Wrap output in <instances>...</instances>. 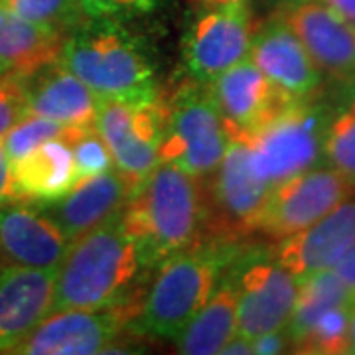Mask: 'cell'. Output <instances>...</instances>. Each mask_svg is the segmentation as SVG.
I'll return each mask as SVG.
<instances>
[{
    "mask_svg": "<svg viewBox=\"0 0 355 355\" xmlns=\"http://www.w3.org/2000/svg\"><path fill=\"white\" fill-rule=\"evenodd\" d=\"M148 266L119 214L71 243L58 268L51 312L119 306Z\"/></svg>",
    "mask_w": 355,
    "mask_h": 355,
    "instance_id": "7a4b0ae2",
    "label": "cell"
},
{
    "mask_svg": "<svg viewBox=\"0 0 355 355\" xmlns=\"http://www.w3.org/2000/svg\"><path fill=\"white\" fill-rule=\"evenodd\" d=\"M77 130L79 128L65 127L58 121H51L46 116H40V114H28L2 137V144H4L8 160L14 162L44 142L55 139L69 140Z\"/></svg>",
    "mask_w": 355,
    "mask_h": 355,
    "instance_id": "4316f807",
    "label": "cell"
},
{
    "mask_svg": "<svg viewBox=\"0 0 355 355\" xmlns=\"http://www.w3.org/2000/svg\"><path fill=\"white\" fill-rule=\"evenodd\" d=\"M249 58L277 87L306 99L322 83V71L300 38L279 14L253 32Z\"/></svg>",
    "mask_w": 355,
    "mask_h": 355,
    "instance_id": "2e32d148",
    "label": "cell"
},
{
    "mask_svg": "<svg viewBox=\"0 0 355 355\" xmlns=\"http://www.w3.org/2000/svg\"><path fill=\"white\" fill-rule=\"evenodd\" d=\"M164 105L160 160L172 162L198 180L214 176L227 148V128L209 87L184 81Z\"/></svg>",
    "mask_w": 355,
    "mask_h": 355,
    "instance_id": "5b68a950",
    "label": "cell"
},
{
    "mask_svg": "<svg viewBox=\"0 0 355 355\" xmlns=\"http://www.w3.org/2000/svg\"><path fill=\"white\" fill-rule=\"evenodd\" d=\"M343 304H354V300L347 286L331 268H322L300 277L296 302L286 326L291 347L316 324L318 318L330 312L331 308Z\"/></svg>",
    "mask_w": 355,
    "mask_h": 355,
    "instance_id": "cb8c5ba5",
    "label": "cell"
},
{
    "mask_svg": "<svg viewBox=\"0 0 355 355\" xmlns=\"http://www.w3.org/2000/svg\"><path fill=\"white\" fill-rule=\"evenodd\" d=\"M95 128L111 150L114 168L135 186L162 162L164 105L160 99L146 105L101 99Z\"/></svg>",
    "mask_w": 355,
    "mask_h": 355,
    "instance_id": "ba28073f",
    "label": "cell"
},
{
    "mask_svg": "<svg viewBox=\"0 0 355 355\" xmlns=\"http://www.w3.org/2000/svg\"><path fill=\"white\" fill-rule=\"evenodd\" d=\"M249 6H211L190 26L184 38V65L193 81L209 85L249 55L253 40Z\"/></svg>",
    "mask_w": 355,
    "mask_h": 355,
    "instance_id": "9c48e42d",
    "label": "cell"
},
{
    "mask_svg": "<svg viewBox=\"0 0 355 355\" xmlns=\"http://www.w3.org/2000/svg\"><path fill=\"white\" fill-rule=\"evenodd\" d=\"M286 347H291V338H288L286 328L257 336L253 340V354H284Z\"/></svg>",
    "mask_w": 355,
    "mask_h": 355,
    "instance_id": "1f68e13d",
    "label": "cell"
},
{
    "mask_svg": "<svg viewBox=\"0 0 355 355\" xmlns=\"http://www.w3.org/2000/svg\"><path fill=\"white\" fill-rule=\"evenodd\" d=\"M324 4H328L331 10H336L355 28V0H324Z\"/></svg>",
    "mask_w": 355,
    "mask_h": 355,
    "instance_id": "d590c367",
    "label": "cell"
},
{
    "mask_svg": "<svg viewBox=\"0 0 355 355\" xmlns=\"http://www.w3.org/2000/svg\"><path fill=\"white\" fill-rule=\"evenodd\" d=\"M85 18H111L128 20L135 16L150 14L162 0H77Z\"/></svg>",
    "mask_w": 355,
    "mask_h": 355,
    "instance_id": "f546056e",
    "label": "cell"
},
{
    "mask_svg": "<svg viewBox=\"0 0 355 355\" xmlns=\"http://www.w3.org/2000/svg\"><path fill=\"white\" fill-rule=\"evenodd\" d=\"M135 188L137 186L128 178L116 168H111L99 176L79 180L64 198L40 205L73 243L91 229L123 214Z\"/></svg>",
    "mask_w": 355,
    "mask_h": 355,
    "instance_id": "e0dca14e",
    "label": "cell"
},
{
    "mask_svg": "<svg viewBox=\"0 0 355 355\" xmlns=\"http://www.w3.org/2000/svg\"><path fill=\"white\" fill-rule=\"evenodd\" d=\"M223 355H253V340L243 336V334H235L231 340H229L223 349H221Z\"/></svg>",
    "mask_w": 355,
    "mask_h": 355,
    "instance_id": "e575fe53",
    "label": "cell"
},
{
    "mask_svg": "<svg viewBox=\"0 0 355 355\" xmlns=\"http://www.w3.org/2000/svg\"><path fill=\"white\" fill-rule=\"evenodd\" d=\"M328 119L322 107L306 99H296L275 119L253 132L249 150L257 174L270 188L316 168L324 148Z\"/></svg>",
    "mask_w": 355,
    "mask_h": 355,
    "instance_id": "8992f818",
    "label": "cell"
},
{
    "mask_svg": "<svg viewBox=\"0 0 355 355\" xmlns=\"http://www.w3.org/2000/svg\"><path fill=\"white\" fill-rule=\"evenodd\" d=\"M355 241V202L345 200L330 214L280 243L275 259L298 279L330 268Z\"/></svg>",
    "mask_w": 355,
    "mask_h": 355,
    "instance_id": "d6986e66",
    "label": "cell"
},
{
    "mask_svg": "<svg viewBox=\"0 0 355 355\" xmlns=\"http://www.w3.org/2000/svg\"><path fill=\"white\" fill-rule=\"evenodd\" d=\"M322 154L355 188V95L328 121Z\"/></svg>",
    "mask_w": 355,
    "mask_h": 355,
    "instance_id": "484cf974",
    "label": "cell"
},
{
    "mask_svg": "<svg viewBox=\"0 0 355 355\" xmlns=\"http://www.w3.org/2000/svg\"><path fill=\"white\" fill-rule=\"evenodd\" d=\"M331 270L342 279V282L347 286L352 294V300L355 306V241L345 249V253L330 266Z\"/></svg>",
    "mask_w": 355,
    "mask_h": 355,
    "instance_id": "d6a6232c",
    "label": "cell"
},
{
    "mask_svg": "<svg viewBox=\"0 0 355 355\" xmlns=\"http://www.w3.org/2000/svg\"><path fill=\"white\" fill-rule=\"evenodd\" d=\"M205 209L198 178L172 162H160L135 188L123 223L153 266L196 245Z\"/></svg>",
    "mask_w": 355,
    "mask_h": 355,
    "instance_id": "3957f363",
    "label": "cell"
},
{
    "mask_svg": "<svg viewBox=\"0 0 355 355\" xmlns=\"http://www.w3.org/2000/svg\"><path fill=\"white\" fill-rule=\"evenodd\" d=\"M71 241L40 203L12 200L0 207V263L8 268L58 270Z\"/></svg>",
    "mask_w": 355,
    "mask_h": 355,
    "instance_id": "9a60e30c",
    "label": "cell"
},
{
    "mask_svg": "<svg viewBox=\"0 0 355 355\" xmlns=\"http://www.w3.org/2000/svg\"><path fill=\"white\" fill-rule=\"evenodd\" d=\"M10 77H14L10 71H6L2 65H0V81H4V79H10Z\"/></svg>",
    "mask_w": 355,
    "mask_h": 355,
    "instance_id": "f35d334b",
    "label": "cell"
},
{
    "mask_svg": "<svg viewBox=\"0 0 355 355\" xmlns=\"http://www.w3.org/2000/svg\"><path fill=\"white\" fill-rule=\"evenodd\" d=\"M8 202H12V170H10V160L6 156L2 139H0V207Z\"/></svg>",
    "mask_w": 355,
    "mask_h": 355,
    "instance_id": "836d02e7",
    "label": "cell"
},
{
    "mask_svg": "<svg viewBox=\"0 0 355 355\" xmlns=\"http://www.w3.org/2000/svg\"><path fill=\"white\" fill-rule=\"evenodd\" d=\"M28 114L30 109L24 77H10L0 81V139Z\"/></svg>",
    "mask_w": 355,
    "mask_h": 355,
    "instance_id": "4dcf8cb0",
    "label": "cell"
},
{
    "mask_svg": "<svg viewBox=\"0 0 355 355\" xmlns=\"http://www.w3.org/2000/svg\"><path fill=\"white\" fill-rule=\"evenodd\" d=\"M237 331H239V294H237V280L231 270V275L223 272L209 300L191 318L190 324L174 342L180 354L216 355L221 354L223 345Z\"/></svg>",
    "mask_w": 355,
    "mask_h": 355,
    "instance_id": "603a6c76",
    "label": "cell"
},
{
    "mask_svg": "<svg viewBox=\"0 0 355 355\" xmlns=\"http://www.w3.org/2000/svg\"><path fill=\"white\" fill-rule=\"evenodd\" d=\"M227 266V251L216 245L166 257L140 310V326L160 340H176L216 291Z\"/></svg>",
    "mask_w": 355,
    "mask_h": 355,
    "instance_id": "277c9868",
    "label": "cell"
},
{
    "mask_svg": "<svg viewBox=\"0 0 355 355\" xmlns=\"http://www.w3.org/2000/svg\"><path fill=\"white\" fill-rule=\"evenodd\" d=\"M125 312L119 306L99 310H60L42 320L10 354L93 355L109 354L121 336Z\"/></svg>",
    "mask_w": 355,
    "mask_h": 355,
    "instance_id": "8fae6325",
    "label": "cell"
},
{
    "mask_svg": "<svg viewBox=\"0 0 355 355\" xmlns=\"http://www.w3.org/2000/svg\"><path fill=\"white\" fill-rule=\"evenodd\" d=\"M53 268L12 266L0 282V354H10L53 310Z\"/></svg>",
    "mask_w": 355,
    "mask_h": 355,
    "instance_id": "ac0fdd59",
    "label": "cell"
},
{
    "mask_svg": "<svg viewBox=\"0 0 355 355\" xmlns=\"http://www.w3.org/2000/svg\"><path fill=\"white\" fill-rule=\"evenodd\" d=\"M352 312L354 304L331 308L316 324L306 331L298 342L292 345V352L308 355H342L349 354L352 347Z\"/></svg>",
    "mask_w": 355,
    "mask_h": 355,
    "instance_id": "d4e9b609",
    "label": "cell"
},
{
    "mask_svg": "<svg viewBox=\"0 0 355 355\" xmlns=\"http://www.w3.org/2000/svg\"><path fill=\"white\" fill-rule=\"evenodd\" d=\"M58 62L103 101L146 105L158 99L154 64L119 20L85 18L65 34Z\"/></svg>",
    "mask_w": 355,
    "mask_h": 355,
    "instance_id": "6da1fadb",
    "label": "cell"
},
{
    "mask_svg": "<svg viewBox=\"0 0 355 355\" xmlns=\"http://www.w3.org/2000/svg\"><path fill=\"white\" fill-rule=\"evenodd\" d=\"M12 200L51 203L64 198L77 184L71 146L65 139H55L36 146L22 158L10 162Z\"/></svg>",
    "mask_w": 355,
    "mask_h": 355,
    "instance_id": "44dd1931",
    "label": "cell"
},
{
    "mask_svg": "<svg viewBox=\"0 0 355 355\" xmlns=\"http://www.w3.org/2000/svg\"><path fill=\"white\" fill-rule=\"evenodd\" d=\"M24 85L30 114L58 121L65 127H95L101 99L60 62L24 77Z\"/></svg>",
    "mask_w": 355,
    "mask_h": 355,
    "instance_id": "ffe728a7",
    "label": "cell"
},
{
    "mask_svg": "<svg viewBox=\"0 0 355 355\" xmlns=\"http://www.w3.org/2000/svg\"><path fill=\"white\" fill-rule=\"evenodd\" d=\"M227 132L251 137L298 97L277 87L247 55L207 85Z\"/></svg>",
    "mask_w": 355,
    "mask_h": 355,
    "instance_id": "7c38bea8",
    "label": "cell"
},
{
    "mask_svg": "<svg viewBox=\"0 0 355 355\" xmlns=\"http://www.w3.org/2000/svg\"><path fill=\"white\" fill-rule=\"evenodd\" d=\"M198 4H202L203 8H211V6H249L251 0H196Z\"/></svg>",
    "mask_w": 355,
    "mask_h": 355,
    "instance_id": "8d00e7d4",
    "label": "cell"
},
{
    "mask_svg": "<svg viewBox=\"0 0 355 355\" xmlns=\"http://www.w3.org/2000/svg\"><path fill=\"white\" fill-rule=\"evenodd\" d=\"M349 336H352V347H349V354H355V308L352 312V326H349Z\"/></svg>",
    "mask_w": 355,
    "mask_h": 355,
    "instance_id": "74e56055",
    "label": "cell"
},
{
    "mask_svg": "<svg viewBox=\"0 0 355 355\" xmlns=\"http://www.w3.org/2000/svg\"><path fill=\"white\" fill-rule=\"evenodd\" d=\"M67 142L73 153L77 182L91 176H99L114 168L111 150L95 127L79 128Z\"/></svg>",
    "mask_w": 355,
    "mask_h": 355,
    "instance_id": "f1b7e54d",
    "label": "cell"
},
{
    "mask_svg": "<svg viewBox=\"0 0 355 355\" xmlns=\"http://www.w3.org/2000/svg\"><path fill=\"white\" fill-rule=\"evenodd\" d=\"M0 4L34 24L64 34L85 20L77 0H0Z\"/></svg>",
    "mask_w": 355,
    "mask_h": 355,
    "instance_id": "83f0119b",
    "label": "cell"
},
{
    "mask_svg": "<svg viewBox=\"0 0 355 355\" xmlns=\"http://www.w3.org/2000/svg\"><path fill=\"white\" fill-rule=\"evenodd\" d=\"M65 34L40 26L0 4V65L14 77H28L60 58Z\"/></svg>",
    "mask_w": 355,
    "mask_h": 355,
    "instance_id": "7402d4cb",
    "label": "cell"
},
{
    "mask_svg": "<svg viewBox=\"0 0 355 355\" xmlns=\"http://www.w3.org/2000/svg\"><path fill=\"white\" fill-rule=\"evenodd\" d=\"M355 188L334 168H310L277 184L259 217L257 231L284 241L352 198Z\"/></svg>",
    "mask_w": 355,
    "mask_h": 355,
    "instance_id": "52a82bcc",
    "label": "cell"
},
{
    "mask_svg": "<svg viewBox=\"0 0 355 355\" xmlns=\"http://www.w3.org/2000/svg\"><path fill=\"white\" fill-rule=\"evenodd\" d=\"M279 16L291 26L320 67L355 91V28L324 2L300 0L282 6Z\"/></svg>",
    "mask_w": 355,
    "mask_h": 355,
    "instance_id": "4fadbf2b",
    "label": "cell"
},
{
    "mask_svg": "<svg viewBox=\"0 0 355 355\" xmlns=\"http://www.w3.org/2000/svg\"><path fill=\"white\" fill-rule=\"evenodd\" d=\"M239 294V334L254 340L288 326L300 279L275 257L253 254L233 268Z\"/></svg>",
    "mask_w": 355,
    "mask_h": 355,
    "instance_id": "30bf717a",
    "label": "cell"
},
{
    "mask_svg": "<svg viewBox=\"0 0 355 355\" xmlns=\"http://www.w3.org/2000/svg\"><path fill=\"white\" fill-rule=\"evenodd\" d=\"M8 272V266H4L2 263H0V282H2V279H4V275Z\"/></svg>",
    "mask_w": 355,
    "mask_h": 355,
    "instance_id": "ab89813d",
    "label": "cell"
},
{
    "mask_svg": "<svg viewBox=\"0 0 355 355\" xmlns=\"http://www.w3.org/2000/svg\"><path fill=\"white\" fill-rule=\"evenodd\" d=\"M227 135L223 160L211 176V198L221 231L251 233L257 231L259 217L272 188L257 174L247 137Z\"/></svg>",
    "mask_w": 355,
    "mask_h": 355,
    "instance_id": "5bb4252c",
    "label": "cell"
}]
</instances>
